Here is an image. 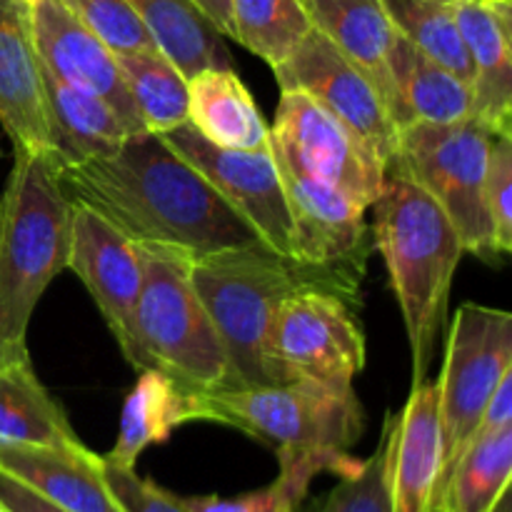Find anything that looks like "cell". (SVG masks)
I'll use <instances>...</instances> for the list:
<instances>
[{
	"mask_svg": "<svg viewBox=\"0 0 512 512\" xmlns=\"http://www.w3.org/2000/svg\"><path fill=\"white\" fill-rule=\"evenodd\" d=\"M188 125L215 148L253 150L270 143V128L235 68L190 75Z\"/></svg>",
	"mask_w": 512,
	"mask_h": 512,
	"instance_id": "22",
	"label": "cell"
},
{
	"mask_svg": "<svg viewBox=\"0 0 512 512\" xmlns=\"http://www.w3.org/2000/svg\"><path fill=\"white\" fill-rule=\"evenodd\" d=\"M138 383L125 398L120 413L118 440L103 455L108 463L120 468H135L138 458L150 445H160L173 435L175 428L188 423L185 395L190 388L180 385L163 370H138Z\"/></svg>",
	"mask_w": 512,
	"mask_h": 512,
	"instance_id": "25",
	"label": "cell"
},
{
	"mask_svg": "<svg viewBox=\"0 0 512 512\" xmlns=\"http://www.w3.org/2000/svg\"><path fill=\"white\" fill-rule=\"evenodd\" d=\"M15 3L25 5V8H33V5H35V3H38V0H15Z\"/></svg>",
	"mask_w": 512,
	"mask_h": 512,
	"instance_id": "40",
	"label": "cell"
},
{
	"mask_svg": "<svg viewBox=\"0 0 512 512\" xmlns=\"http://www.w3.org/2000/svg\"><path fill=\"white\" fill-rule=\"evenodd\" d=\"M373 208V245L388 265L413 355V385L428 380L448 320L450 288L465 255L445 210L420 185L388 165Z\"/></svg>",
	"mask_w": 512,
	"mask_h": 512,
	"instance_id": "2",
	"label": "cell"
},
{
	"mask_svg": "<svg viewBox=\"0 0 512 512\" xmlns=\"http://www.w3.org/2000/svg\"><path fill=\"white\" fill-rule=\"evenodd\" d=\"M103 478L123 512H190L180 495L140 478L135 468H120L103 458Z\"/></svg>",
	"mask_w": 512,
	"mask_h": 512,
	"instance_id": "35",
	"label": "cell"
},
{
	"mask_svg": "<svg viewBox=\"0 0 512 512\" xmlns=\"http://www.w3.org/2000/svg\"><path fill=\"white\" fill-rule=\"evenodd\" d=\"M280 463V475L270 485L235 498L220 495H190L183 498L190 512H298L308 495L315 475L333 470L335 475H348L358 468L360 460L348 453H328V450H275Z\"/></svg>",
	"mask_w": 512,
	"mask_h": 512,
	"instance_id": "27",
	"label": "cell"
},
{
	"mask_svg": "<svg viewBox=\"0 0 512 512\" xmlns=\"http://www.w3.org/2000/svg\"><path fill=\"white\" fill-rule=\"evenodd\" d=\"M383 5L403 38L470 85V60L453 13V0H383Z\"/></svg>",
	"mask_w": 512,
	"mask_h": 512,
	"instance_id": "31",
	"label": "cell"
},
{
	"mask_svg": "<svg viewBox=\"0 0 512 512\" xmlns=\"http://www.w3.org/2000/svg\"><path fill=\"white\" fill-rule=\"evenodd\" d=\"M470 60L473 118L495 135H512V0H453Z\"/></svg>",
	"mask_w": 512,
	"mask_h": 512,
	"instance_id": "17",
	"label": "cell"
},
{
	"mask_svg": "<svg viewBox=\"0 0 512 512\" xmlns=\"http://www.w3.org/2000/svg\"><path fill=\"white\" fill-rule=\"evenodd\" d=\"M313 25L375 83L395 120L390 50L398 30L383 0H305Z\"/></svg>",
	"mask_w": 512,
	"mask_h": 512,
	"instance_id": "21",
	"label": "cell"
},
{
	"mask_svg": "<svg viewBox=\"0 0 512 512\" xmlns=\"http://www.w3.org/2000/svg\"><path fill=\"white\" fill-rule=\"evenodd\" d=\"M485 210L493 228L495 258L512 253V135H495L490 148Z\"/></svg>",
	"mask_w": 512,
	"mask_h": 512,
	"instance_id": "34",
	"label": "cell"
},
{
	"mask_svg": "<svg viewBox=\"0 0 512 512\" xmlns=\"http://www.w3.org/2000/svg\"><path fill=\"white\" fill-rule=\"evenodd\" d=\"M190 280L220 335L235 385H273L268 335L285 298L303 288H325L358 300L360 273L298 263L265 243L190 258Z\"/></svg>",
	"mask_w": 512,
	"mask_h": 512,
	"instance_id": "3",
	"label": "cell"
},
{
	"mask_svg": "<svg viewBox=\"0 0 512 512\" xmlns=\"http://www.w3.org/2000/svg\"><path fill=\"white\" fill-rule=\"evenodd\" d=\"M398 413L388 410L380 430L378 448L358 468L340 475V483L328 493L318 512H393L390 505V450Z\"/></svg>",
	"mask_w": 512,
	"mask_h": 512,
	"instance_id": "32",
	"label": "cell"
},
{
	"mask_svg": "<svg viewBox=\"0 0 512 512\" xmlns=\"http://www.w3.org/2000/svg\"><path fill=\"white\" fill-rule=\"evenodd\" d=\"M43 90L48 105L53 158L60 163H80L118 150L125 140L135 138L108 100L90 90L65 83L43 63Z\"/></svg>",
	"mask_w": 512,
	"mask_h": 512,
	"instance_id": "20",
	"label": "cell"
},
{
	"mask_svg": "<svg viewBox=\"0 0 512 512\" xmlns=\"http://www.w3.org/2000/svg\"><path fill=\"white\" fill-rule=\"evenodd\" d=\"M0 512H8V510H5V508H3V505H0Z\"/></svg>",
	"mask_w": 512,
	"mask_h": 512,
	"instance_id": "42",
	"label": "cell"
},
{
	"mask_svg": "<svg viewBox=\"0 0 512 512\" xmlns=\"http://www.w3.org/2000/svg\"><path fill=\"white\" fill-rule=\"evenodd\" d=\"M68 268L88 288L125 360L135 370L150 368L135 335V305L143 285L140 245L103 215L73 203Z\"/></svg>",
	"mask_w": 512,
	"mask_h": 512,
	"instance_id": "13",
	"label": "cell"
},
{
	"mask_svg": "<svg viewBox=\"0 0 512 512\" xmlns=\"http://www.w3.org/2000/svg\"><path fill=\"white\" fill-rule=\"evenodd\" d=\"M0 505L8 512H65L50 500H45L43 495L30 490L28 485L15 480L5 470H0Z\"/></svg>",
	"mask_w": 512,
	"mask_h": 512,
	"instance_id": "36",
	"label": "cell"
},
{
	"mask_svg": "<svg viewBox=\"0 0 512 512\" xmlns=\"http://www.w3.org/2000/svg\"><path fill=\"white\" fill-rule=\"evenodd\" d=\"M73 200L60 185L53 153L13 150L0 193V340L28 348L30 318L48 285L68 268Z\"/></svg>",
	"mask_w": 512,
	"mask_h": 512,
	"instance_id": "4",
	"label": "cell"
},
{
	"mask_svg": "<svg viewBox=\"0 0 512 512\" xmlns=\"http://www.w3.org/2000/svg\"><path fill=\"white\" fill-rule=\"evenodd\" d=\"M495 512H512V503H510V493L505 495L503 500L498 503V508H495Z\"/></svg>",
	"mask_w": 512,
	"mask_h": 512,
	"instance_id": "39",
	"label": "cell"
},
{
	"mask_svg": "<svg viewBox=\"0 0 512 512\" xmlns=\"http://www.w3.org/2000/svg\"><path fill=\"white\" fill-rule=\"evenodd\" d=\"M353 303L325 288H303L283 300L268 335L273 385L290 380L353 385L365 368V333Z\"/></svg>",
	"mask_w": 512,
	"mask_h": 512,
	"instance_id": "9",
	"label": "cell"
},
{
	"mask_svg": "<svg viewBox=\"0 0 512 512\" xmlns=\"http://www.w3.org/2000/svg\"><path fill=\"white\" fill-rule=\"evenodd\" d=\"M443 465L438 380L410 388L395 420L390 450V505L393 512H433V493Z\"/></svg>",
	"mask_w": 512,
	"mask_h": 512,
	"instance_id": "18",
	"label": "cell"
},
{
	"mask_svg": "<svg viewBox=\"0 0 512 512\" xmlns=\"http://www.w3.org/2000/svg\"><path fill=\"white\" fill-rule=\"evenodd\" d=\"M0 128L13 150L53 153L30 8L15 0H0Z\"/></svg>",
	"mask_w": 512,
	"mask_h": 512,
	"instance_id": "16",
	"label": "cell"
},
{
	"mask_svg": "<svg viewBox=\"0 0 512 512\" xmlns=\"http://www.w3.org/2000/svg\"><path fill=\"white\" fill-rule=\"evenodd\" d=\"M85 450L58 400L35 375L30 358L0 368V448Z\"/></svg>",
	"mask_w": 512,
	"mask_h": 512,
	"instance_id": "24",
	"label": "cell"
},
{
	"mask_svg": "<svg viewBox=\"0 0 512 512\" xmlns=\"http://www.w3.org/2000/svg\"><path fill=\"white\" fill-rule=\"evenodd\" d=\"M53 163L73 203L103 215L135 243L168 245L190 258L263 243L163 135H135L108 155Z\"/></svg>",
	"mask_w": 512,
	"mask_h": 512,
	"instance_id": "1",
	"label": "cell"
},
{
	"mask_svg": "<svg viewBox=\"0 0 512 512\" xmlns=\"http://www.w3.org/2000/svg\"><path fill=\"white\" fill-rule=\"evenodd\" d=\"M390 75L395 85L398 130L408 123H455L473 118L470 85L420 53L400 33L390 50Z\"/></svg>",
	"mask_w": 512,
	"mask_h": 512,
	"instance_id": "23",
	"label": "cell"
},
{
	"mask_svg": "<svg viewBox=\"0 0 512 512\" xmlns=\"http://www.w3.org/2000/svg\"><path fill=\"white\" fill-rule=\"evenodd\" d=\"M298 512H303V510H298Z\"/></svg>",
	"mask_w": 512,
	"mask_h": 512,
	"instance_id": "43",
	"label": "cell"
},
{
	"mask_svg": "<svg viewBox=\"0 0 512 512\" xmlns=\"http://www.w3.org/2000/svg\"><path fill=\"white\" fill-rule=\"evenodd\" d=\"M153 43L185 78L205 68H233L223 33L195 0H128Z\"/></svg>",
	"mask_w": 512,
	"mask_h": 512,
	"instance_id": "26",
	"label": "cell"
},
{
	"mask_svg": "<svg viewBox=\"0 0 512 512\" xmlns=\"http://www.w3.org/2000/svg\"><path fill=\"white\" fill-rule=\"evenodd\" d=\"M138 245L143 285L135 335L150 368L190 390L238 388L218 330L190 280V255L158 243Z\"/></svg>",
	"mask_w": 512,
	"mask_h": 512,
	"instance_id": "6",
	"label": "cell"
},
{
	"mask_svg": "<svg viewBox=\"0 0 512 512\" xmlns=\"http://www.w3.org/2000/svg\"><path fill=\"white\" fill-rule=\"evenodd\" d=\"M188 423L228 425L275 450L350 453L365 415L355 385L290 380L250 388L188 390Z\"/></svg>",
	"mask_w": 512,
	"mask_h": 512,
	"instance_id": "5",
	"label": "cell"
},
{
	"mask_svg": "<svg viewBox=\"0 0 512 512\" xmlns=\"http://www.w3.org/2000/svg\"><path fill=\"white\" fill-rule=\"evenodd\" d=\"M510 370L512 315L508 310L480 303L460 305L455 310L438 378L443 465L433 493V512H438L455 463L473 443L495 388Z\"/></svg>",
	"mask_w": 512,
	"mask_h": 512,
	"instance_id": "8",
	"label": "cell"
},
{
	"mask_svg": "<svg viewBox=\"0 0 512 512\" xmlns=\"http://www.w3.org/2000/svg\"><path fill=\"white\" fill-rule=\"evenodd\" d=\"M495 133L478 118L455 123H408L398 130V153L388 165L425 190L458 230L465 255L495 258L485 210L490 148Z\"/></svg>",
	"mask_w": 512,
	"mask_h": 512,
	"instance_id": "7",
	"label": "cell"
},
{
	"mask_svg": "<svg viewBox=\"0 0 512 512\" xmlns=\"http://www.w3.org/2000/svg\"><path fill=\"white\" fill-rule=\"evenodd\" d=\"M163 140L218 190L270 250L290 258L288 195L273 145L253 150L215 148L188 123L163 133Z\"/></svg>",
	"mask_w": 512,
	"mask_h": 512,
	"instance_id": "12",
	"label": "cell"
},
{
	"mask_svg": "<svg viewBox=\"0 0 512 512\" xmlns=\"http://www.w3.org/2000/svg\"><path fill=\"white\" fill-rule=\"evenodd\" d=\"M230 38L270 65L285 63L305 35L313 18L305 0H228Z\"/></svg>",
	"mask_w": 512,
	"mask_h": 512,
	"instance_id": "30",
	"label": "cell"
},
{
	"mask_svg": "<svg viewBox=\"0 0 512 512\" xmlns=\"http://www.w3.org/2000/svg\"><path fill=\"white\" fill-rule=\"evenodd\" d=\"M485 3H505V0H485Z\"/></svg>",
	"mask_w": 512,
	"mask_h": 512,
	"instance_id": "41",
	"label": "cell"
},
{
	"mask_svg": "<svg viewBox=\"0 0 512 512\" xmlns=\"http://www.w3.org/2000/svg\"><path fill=\"white\" fill-rule=\"evenodd\" d=\"M0 470L65 512H123L103 478V455L90 448H0Z\"/></svg>",
	"mask_w": 512,
	"mask_h": 512,
	"instance_id": "19",
	"label": "cell"
},
{
	"mask_svg": "<svg viewBox=\"0 0 512 512\" xmlns=\"http://www.w3.org/2000/svg\"><path fill=\"white\" fill-rule=\"evenodd\" d=\"M512 423L480 428L450 473L438 512H495L510 493Z\"/></svg>",
	"mask_w": 512,
	"mask_h": 512,
	"instance_id": "28",
	"label": "cell"
},
{
	"mask_svg": "<svg viewBox=\"0 0 512 512\" xmlns=\"http://www.w3.org/2000/svg\"><path fill=\"white\" fill-rule=\"evenodd\" d=\"M25 358H30L28 348H13V345H5L3 340H0V368H5V365L10 363H18V360Z\"/></svg>",
	"mask_w": 512,
	"mask_h": 512,
	"instance_id": "38",
	"label": "cell"
},
{
	"mask_svg": "<svg viewBox=\"0 0 512 512\" xmlns=\"http://www.w3.org/2000/svg\"><path fill=\"white\" fill-rule=\"evenodd\" d=\"M270 140L295 165L370 210L388 165L335 115L300 90H280Z\"/></svg>",
	"mask_w": 512,
	"mask_h": 512,
	"instance_id": "11",
	"label": "cell"
},
{
	"mask_svg": "<svg viewBox=\"0 0 512 512\" xmlns=\"http://www.w3.org/2000/svg\"><path fill=\"white\" fill-rule=\"evenodd\" d=\"M30 28L40 63L50 73L108 100L135 135L148 133L125 88L115 53L60 0H38L30 8Z\"/></svg>",
	"mask_w": 512,
	"mask_h": 512,
	"instance_id": "15",
	"label": "cell"
},
{
	"mask_svg": "<svg viewBox=\"0 0 512 512\" xmlns=\"http://www.w3.org/2000/svg\"><path fill=\"white\" fill-rule=\"evenodd\" d=\"M195 5L208 15V20L223 33V38H230L228 0H195Z\"/></svg>",
	"mask_w": 512,
	"mask_h": 512,
	"instance_id": "37",
	"label": "cell"
},
{
	"mask_svg": "<svg viewBox=\"0 0 512 512\" xmlns=\"http://www.w3.org/2000/svg\"><path fill=\"white\" fill-rule=\"evenodd\" d=\"M60 3L85 28L93 30L113 53L158 48L128 0H60Z\"/></svg>",
	"mask_w": 512,
	"mask_h": 512,
	"instance_id": "33",
	"label": "cell"
},
{
	"mask_svg": "<svg viewBox=\"0 0 512 512\" xmlns=\"http://www.w3.org/2000/svg\"><path fill=\"white\" fill-rule=\"evenodd\" d=\"M273 75L280 90H300L348 125L385 165L395 158L398 125L380 90L315 25Z\"/></svg>",
	"mask_w": 512,
	"mask_h": 512,
	"instance_id": "10",
	"label": "cell"
},
{
	"mask_svg": "<svg viewBox=\"0 0 512 512\" xmlns=\"http://www.w3.org/2000/svg\"><path fill=\"white\" fill-rule=\"evenodd\" d=\"M273 145V140H270ZM290 210V258L318 268L365 273L373 233L368 208L308 170L295 165L273 145Z\"/></svg>",
	"mask_w": 512,
	"mask_h": 512,
	"instance_id": "14",
	"label": "cell"
},
{
	"mask_svg": "<svg viewBox=\"0 0 512 512\" xmlns=\"http://www.w3.org/2000/svg\"><path fill=\"white\" fill-rule=\"evenodd\" d=\"M120 75L148 133L163 135L188 123V78L158 48L115 53Z\"/></svg>",
	"mask_w": 512,
	"mask_h": 512,
	"instance_id": "29",
	"label": "cell"
}]
</instances>
